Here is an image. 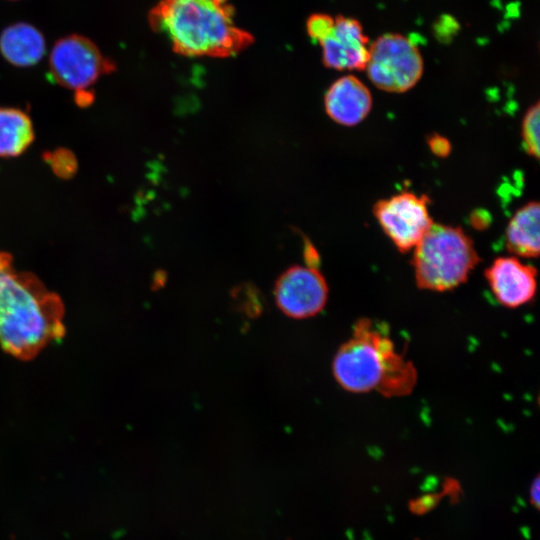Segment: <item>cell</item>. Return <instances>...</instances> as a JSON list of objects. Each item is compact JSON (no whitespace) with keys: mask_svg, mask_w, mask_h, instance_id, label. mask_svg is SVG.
<instances>
[{"mask_svg":"<svg viewBox=\"0 0 540 540\" xmlns=\"http://www.w3.org/2000/svg\"><path fill=\"white\" fill-rule=\"evenodd\" d=\"M65 306L29 271L17 270L13 257L0 252V347L8 355L30 361L65 333Z\"/></svg>","mask_w":540,"mask_h":540,"instance_id":"6da1fadb","label":"cell"},{"mask_svg":"<svg viewBox=\"0 0 540 540\" xmlns=\"http://www.w3.org/2000/svg\"><path fill=\"white\" fill-rule=\"evenodd\" d=\"M332 372L337 383L351 393L375 391L385 397L412 393L417 369L397 350L389 331L370 318H360L351 337L334 355Z\"/></svg>","mask_w":540,"mask_h":540,"instance_id":"7a4b0ae2","label":"cell"},{"mask_svg":"<svg viewBox=\"0 0 540 540\" xmlns=\"http://www.w3.org/2000/svg\"><path fill=\"white\" fill-rule=\"evenodd\" d=\"M226 1L162 0L150 12L151 26L186 56L229 57L245 49L252 36L237 27Z\"/></svg>","mask_w":540,"mask_h":540,"instance_id":"3957f363","label":"cell"},{"mask_svg":"<svg viewBox=\"0 0 540 540\" xmlns=\"http://www.w3.org/2000/svg\"><path fill=\"white\" fill-rule=\"evenodd\" d=\"M412 266L422 290L445 292L465 283L480 257L461 227L433 223L413 249Z\"/></svg>","mask_w":540,"mask_h":540,"instance_id":"277c9868","label":"cell"},{"mask_svg":"<svg viewBox=\"0 0 540 540\" xmlns=\"http://www.w3.org/2000/svg\"><path fill=\"white\" fill-rule=\"evenodd\" d=\"M365 70L378 89L402 93L419 82L424 61L419 48L409 37L386 33L369 44Z\"/></svg>","mask_w":540,"mask_h":540,"instance_id":"5b68a950","label":"cell"},{"mask_svg":"<svg viewBox=\"0 0 540 540\" xmlns=\"http://www.w3.org/2000/svg\"><path fill=\"white\" fill-rule=\"evenodd\" d=\"M48 64L53 80L74 92L89 89L101 76L115 70L113 61L91 39L79 34L58 39Z\"/></svg>","mask_w":540,"mask_h":540,"instance_id":"8992f818","label":"cell"},{"mask_svg":"<svg viewBox=\"0 0 540 540\" xmlns=\"http://www.w3.org/2000/svg\"><path fill=\"white\" fill-rule=\"evenodd\" d=\"M429 197L403 191L377 201L373 214L396 248L406 253L416 247L433 225Z\"/></svg>","mask_w":540,"mask_h":540,"instance_id":"52a82bcc","label":"cell"},{"mask_svg":"<svg viewBox=\"0 0 540 540\" xmlns=\"http://www.w3.org/2000/svg\"><path fill=\"white\" fill-rule=\"evenodd\" d=\"M328 285L318 270L310 266L287 269L275 285V300L287 316L304 319L315 316L326 305Z\"/></svg>","mask_w":540,"mask_h":540,"instance_id":"ba28073f","label":"cell"},{"mask_svg":"<svg viewBox=\"0 0 540 540\" xmlns=\"http://www.w3.org/2000/svg\"><path fill=\"white\" fill-rule=\"evenodd\" d=\"M326 67L335 70H365L369 38L355 18L337 16L327 35L318 42Z\"/></svg>","mask_w":540,"mask_h":540,"instance_id":"9c48e42d","label":"cell"},{"mask_svg":"<svg viewBox=\"0 0 540 540\" xmlns=\"http://www.w3.org/2000/svg\"><path fill=\"white\" fill-rule=\"evenodd\" d=\"M496 300L506 308L530 302L537 290V270L514 256L496 258L484 272Z\"/></svg>","mask_w":540,"mask_h":540,"instance_id":"30bf717a","label":"cell"},{"mask_svg":"<svg viewBox=\"0 0 540 540\" xmlns=\"http://www.w3.org/2000/svg\"><path fill=\"white\" fill-rule=\"evenodd\" d=\"M325 110L336 123L354 126L361 123L372 108L368 87L357 77L346 75L331 84L325 94Z\"/></svg>","mask_w":540,"mask_h":540,"instance_id":"8fae6325","label":"cell"},{"mask_svg":"<svg viewBox=\"0 0 540 540\" xmlns=\"http://www.w3.org/2000/svg\"><path fill=\"white\" fill-rule=\"evenodd\" d=\"M45 52L44 35L30 23H14L0 34V53L15 67H32L42 60Z\"/></svg>","mask_w":540,"mask_h":540,"instance_id":"7c38bea8","label":"cell"},{"mask_svg":"<svg viewBox=\"0 0 540 540\" xmlns=\"http://www.w3.org/2000/svg\"><path fill=\"white\" fill-rule=\"evenodd\" d=\"M540 206L530 201L511 217L506 229V246L510 253L535 258L540 251Z\"/></svg>","mask_w":540,"mask_h":540,"instance_id":"4fadbf2b","label":"cell"},{"mask_svg":"<svg viewBox=\"0 0 540 540\" xmlns=\"http://www.w3.org/2000/svg\"><path fill=\"white\" fill-rule=\"evenodd\" d=\"M35 138L33 122L24 110L0 106V157L22 155Z\"/></svg>","mask_w":540,"mask_h":540,"instance_id":"5bb4252c","label":"cell"},{"mask_svg":"<svg viewBox=\"0 0 540 540\" xmlns=\"http://www.w3.org/2000/svg\"><path fill=\"white\" fill-rule=\"evenodd\" d=\"M539 119L540 106L537 101L526 111L521 125V136L525 151L534 158H539Z\"/></svg>","mask_w":540,"mask_h":540,"instance_id":"9a60e30c","label":"cell"},{"mask_svg":"<svg viewBox=\"0 0 540 540\" xmlns=\"http://www.w3.org/2000/svg\"><path fill=\"white\" fill-rule=\"evenodd\" d=\"M52 172L62 179L71 178L77 171L76 156L68 149L59 148L44 155Z\"/></svg>","mask_w":540,"mask_h":540,"instance_id":"2e32d148","label":"cell"},{"mask_svg":"<svg viewBox=\"0 0 540 540\" xmlns=\"http://www.w3.org/2000/svg\"><path fill=\"white\" fill-rule=\"evenodd\" d=\"M335 17L328 14H313L307 21L308 35L314 40L319 42L330 31L334 24Z\"/></svg>","mask_w":540,"mask_h":540,"instance_id":"e0dca14e","label":"cell"},{"mask_svg":"<svg viewBox=\"0 0 540 540\" xmlns=\"http://www.w3.org/2000/svg\"><path fill=\"white\" fill-rule=\"evenodd\" d=\"M428 146L431 152L438 157H446L450 154V142L439 134H433L428 138Z\"/></svg>","mask_w":540,"mask_h":540,"instance_id":"ac0fdd59","label":"cell"},{"mask_svg":"<svg viewBox=\"0 0 540 540\" xmlns=\"http://www.w3.org/2000/svg\"><path fill=\"white\" fill-rule=\"evenodd\" d=\"M437 503V498L433 494H424L413 504L414 510L424 512L432 509Z\"/></svg>","mask_w":540,"mask_h":540,"instance_id":"d6986e66","label":"cell"},{"mask_svg":"<svg viewBox=\"0 0 540 540\" xmlns=\"http://www.w3.org/2000/svg\"><path fill=\"white\" fill-rule=\"evenodd\" d=\"M93 100H94L93 93L89 89L79 90L75 92L76 104L81 107L89 106Z\"/></svg>","mask_w":540,"mask_h":540,"instance_id":"ffe728a7","label":"cell"},{"mask_svg":"<svg viewBox=\"0 0 540 540\" xmlns=\"http://www.w3.org/2000/svg\"><path fill=\"white\" fill-rule=\"evenodd\" d=\"M529 495L530 500L535 504L536 507H538L540 501V482L538 477H536L532 482Z\"/></svg>","mask_w":540,"mask_h":540,"instance_id":"44dd1931","label":"cell"},{"mask_svg":"<svg viewBox=\"0 0 540 540\" xmlns=\"http://www.w3.org/2000/svg\"><path fill=\"white\" fill-rule=\"evenodd\" d=\"M437 485V479L435 477H428L425 479L422 488L426 492H431L437 487Z\"/></svg>","mask_w":540,"mask_h":540,"instance_id":"7402d4cb","label":"cell"},{"mask_svg":"<svg viewBox=\"0 0 540 540\" xmlns=\"http://www.w3.org/2000/svg\"><path fill=\"white\" fill-rule=\"evenodd\" d=\"M219 1H226V0H219Z\"/></svg>","mask_w":540,"mask_h":540,"instance_id":"603a6c76","label":"cell"}]
</instances>
